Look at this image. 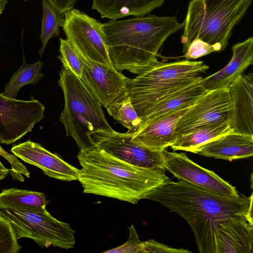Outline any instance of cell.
<instances>
[{"label": "cell", "mask_w": 253, "mask_h": 253, "mask_svg": "<svg viewBox=\"0 0 253 253\" xmlns=\"http://www.w3.org/2000/svg\"><path fill=\"white\" fill-rule=\"evenodd\" d=\"M193 153L230 161L247 158L253 155V136L232 131L197 147Z\"/></svg>", "instance_id": "cell-19"}, {"label": "cell", "mask_w": 253, "mask_h": 253, "mask_svg": "<svg viewBox=\"0 0 253 253\" xmlns=\"http://www.w3.org/2000/svg\"><path fill=\"white\" fill-rule=\"evenodd\" d=\"M216 253H252L253 219L231 216L214 226Z\"/></svg>", "instance_id": "cell-15"}, {"label": "cell", "mask_w": 253, "mask_h": 253, "mask_svg": "<svg viewBox=\"0 0 253 253\" xmlns=\"http://www.w3.org/2000/svg\"><path fill=\"white\" fill-rule=\"evenodd\" d=\"M79 55L84 65L80 79L106 108L126 90L130 79L115 67L86 60Z\"/></svg>", "instance_id": "cell-13"}, {"label": "cell", "mask_w": 253, "mask_h": 253, "mask_svg": "<svg viewBox=\"0 0 253 253\" xmlns=\"http://www.w3.org/2000/svg\"><path fill=\"white\" fill-rule=\"evenodd\" d=\"M207 92L199 84L179 90L160 101L146 113L141 119V127L169 113L189 108ZM140 127V128H141Z\"/></svg>", "instance_id": "cell-21"}, {"label": "cell", "mask_w": 253, "mask_h": 253, "mask_svg": "<svg viewBox=\"0 0 253 253\" xmlns=\"http://www.w3.org/2000/svg\"><path fill=\"white\" fill-rule=\"evenodd\" d=\"M133 134L113 129L100 130L88 136L91 145L132 165L147 169H163V150L157 151L134 142Z\"/></svg>", "instance_id": "cell-9"}, {"label": "cell", "mask_w": 253, "mask_h": 253, "mask_svg": "<svg viewBox=\"0 0 253 253\" xmlns=\"http://www.w3.org/2000/svg\"><path fill=\"white\" fill-rule=\"evenodd\" d=\"M15 230L0 213V253H17L21 249Z\"/></svg>", "instance_id": "cell-28"}, {"label": "cell", "mask_w": 253, "mask_h": 253, "mask_svg": "<svg viewBox=\"0 0 253 253\" xmlns=\"http://www.w3.org/2000/svg\"><path fill=\"white\" fill-rule=\"evenodd\" d=\"M0 213L11 223L18 239L33 240L41 247L73 248L75 231L66 222L52 216L46 209L33 210L0 207Z\"/></svg>", "instance_id": "cell-7"}, {"label": "cell", "mask_w": 253, "mask_h": 253, "mask_svg": "<svg viewBox=\"0 0 253 253\" xmlns=\"http://www.w3.org/2000/svg\"><path fill=\"white\" fill-rule=\"evenodd\" d=\"M209 68L202 61L185 59L167 63L157 61L130 79L126 90L140 119L165 98L199 84Z\"/></svg>", "instance_id": "cell-4"}, {"label": "cell", "mask_w": 253, "mask_h": 253, "mask_svg": "<svg viewBox=\"0 0 253 253\" xmlns=\"http://www.w3.org/2000/svg\"><path fill=\"white\" fill-rule=\"evenodd\" d=\"M10 151L25 163L39 168L50 177L67 181L79 180L80 169L38 143L28 140L14 145Z\"/></svg>", "instance_id": "cell-14"}, {"label": "cell", "mask_w": 253, "mask_h": 253, "mask_svg": "<svg viewBox=\"0 0 253 253\" xmlns=\"http://www.w3.org/2000/svg\"><path fill=\"white\" fill-rule=\"evenodd\" d=\"M232 103L234 132L253 136V74H242L227 87Z\"/></svg>", "instance_id": "cell-16"}, {"label": "cell", "mask_w": 253, "mask_h": 253, "mask_svg": "<svg viewBox=\"0 0 253 253\" xmlns=\"http://www.w3.org/2000/svg\"><path fill=\"white\" fill-rule=\"evenodd\" d=\"M231 60L217 72L206 78L199 83L207 91L227 88L238 77L253 64V38L251 37L232 47Z\"/></svg>", "instance_id": "cell-18"}, {"label": "cell", "mask_w": 253, "mask_h": 253, "mask_svg": "<svg viewBox=\"0 0 253 253\" xmlns=\"http://www.w3.org/2000/svg\"><path fill=\"white\" fill-rule=\"evenodd\" d=\"M141 253H189L191 252L187 249L173 248L154 239H150L144 241Z\"/></svg>", "instance_id": "cell-31"}, {"label": "cell", "mask_w": 253, "mask_h": 253, "mask_svg": "<svg viewBox=\"0 0 253 253\" xmlns=\"http://www.w3.org/2000/svg\"><path fill=\"white\" fill-rule=\"evenodd\" d=\"M175 17L149 15L102 23L101 30L114 67L138 74L157 61L167 39L183 27Z\"/></svg>", "instance_id": "cell-3"}, {"label": "cell", "mask_w": 253, "mask_h": 253, "mask_svg": "<svg viewBox=\"0 0 253 253\" xmlns=\"http://www.w3.org/2000/svg\"><path fill=\"white\" fill-rule=\"evenodd\" d=\"M9 172L10 169L4 167L0 160V181L3 179Z\"/></svg>", "instance_id": "cell-33"}, {"label": "cell", "mask_w": 253, "mask_h": 253, "mask_svg": "<svg viewBox=\"0 0 253 253\" xmlns=\"http://www.w3.org/2000/svg\"><path fill=\"white\" fill-rule=\"evenodd\" d=\"M47 203L41 192L12 188L0 193V207L41 210L46 209Z\"/></svg>", "instance_id": "cell-23"}, {"label": "cell", "mask_w": 253, "mask_h": 253, "mask_svg": "<svg viewBox=\"0 0 253 253\" xmlns=\"http://www.w3.org/2000/svg\"><path fill=\"white\" fill-rule=\"evenodd\" d=\"M44 106L33 98L20 100L0 93V143H13L31 131L44 117Z\"/></svg>", "instance_id": "cell-10"}, {"label": "cell", "mask_w": 253, "mask_h": 253, "mask_svg": "<svg viewBox=\"0 0 253 253\" xmlns=\"http://www.w3.org/2000/svg\"><path fill=\"white\" fill-rule=\"evenodd\" d=\"M232 111L227 88L207 91L180 117L175 132L178 137L204 126L231 120Z\"/></svg>", "instance_id": "cell-11"}, {"label": "cell", "mask_w": 253, "mask_h": 253, "mask_svg": "<svg viewBox=\"0 0 253 253\" xmlns=\"http://www.w3.org/2000/svg\"><path fill=\"white\" fill-rule=\"evenodd\" d=\"M231 120L204 126L188 133L178 136L170 146L173 151L193 152L198 147L224 134L233 131Z\"/></svg>", "instance_id": "cell-22"}, {"label": "cell", "mask_w": 253, "mask_h": 253, "mask_svg": "<svg viewBox=\"0 0 253 253\" xmlns=\"http://www.w3.org/2000/svg\"><path fill=\"white\" fill-rule=\"evenodd\" d=\"M189 108L171 112L144 125L133 135L132 141L157 151H163L170 147L178 137L175 132L177 123Z\"/></svg>", "instance_id": "cell-17"}, {"label": "cell", "mask_w": 253, "mask_h": 253, "mask_svg": "<svg viewBox=\"0 0 253 253\" xmlns=\"http://www.w3.org/2000/svg\"><path fill=\"white\" fill-rule=\"evenodd\" d=\"M161 204L184 218L200 253H216L214 225L231 216L253 219V194L233 197L210 192L179 180L161 186L145 198Z\"/></svg>", "instance_id": "cell-1"}, {"label": "cell", "mask_w": 253, "mask_h": 253, "mask_svg": "<svg viewBox=\"0 0 253 253\" xmlns=\"http://www.w3.org/2000/svg\"><path fill=\"white\" fill-rule=\"evenodd\" d=\"M43 63L38 60L30 64L23 62L19 70L11 77L9 82L4 86V90L1 94L7 97L16 99L20 88L27 84H35L44 75L41 73Z\"/></svg>", "instance_id": "cell-25"}, {"label": "cell", "mask_w": 253, "mask_h": 253, "mask_svg": "<svg viewBox=\"0 0 253 253\" xmlns=\"http://www.w3.org/2000/svg\"><path fill=\"white\" fill-rule=\"evenodd\" d=\"M60 55L58 58L62 62L64 67L68 68L79 78L83 75L84 65L79 53L66 39H60L59 49Z\"/></svg>", "instance_id": "cell-27"}, {"label": "cell", "mask_w": 253, "mask_h": 253, "mask_svg": "<svg viewBox=\"0 0 253 253\" xmlns=\"http://www.w3.org/2000/svg\"><path fill=\"white\" fill-rule=\"evenodd\" d=\"M106 109L111 116L128 129L126 133L134 135L140 129L141 120L131 103L127 90Z\"/></svg>", "instance_id": "cell-24"}, {"label": "cell", "mask_w": 253, "mask_h": 253, "mask_svg": "<svg viewBox=\"0 0 253 253\" xmlns=\"http://www.w3.org/2000/svg\"><path fill=\"white\" fill-rule=\"evenodd\" d=\"M77 158L84 193L137 204L170 181L165 169L136 167L95 147L80 150Z\"/></svg>", "instance_id": "cell-2"}, {"label": "cell", "mask_w": 253, "mask_h": 253, "mask_svg": "<svg viewBox=\"0 0 253 253\" xmlns=\"http://www.w3.org/2000/svg\"><path fill=\"white\" fill-rule=\"evenodd\" d=\"M164 168L179 180L213 193L233 197L240 194L236 188L214 172L191 161L184 153L163 150Z\"/></svg>", "instance_id": "cell-12"}, {"label": "cell", "mask_w": 253, "mask_h": 253, "mask_svg": "<svg viewBox=\"0 0 253 253\" xmlns=\"http://www.w3.org/2000/svg\"><path fill=\"white\" fill-rule=\"evenodd\" d=\"M43 14L40 41L41 47L39 54L42 57L49 40L60 35L59 28L62 26L65 14L59 12L47 0H42Z\"/></svg>", "instance_id": "cell-26"}, {"label": "cell", "mask_w": 253, "mask_h": 253, "mask_svg": "<svg viewBox=\"0 0 253 253\" xmlns=\"http://www.w3.org/2000/svg\"><path fill=\"white\" fill-rule=\"evenodd\" d=\"M215 52L212 45L199 38L194 39L189 44L182 57L187 60L195 59Z\"/></svg>", "instance_id": "cell-30"}, {"label": "cell", "mask_w": 253, "mask_h": 253, "mask_svg": "<svg viewBox=\"0 0 253 253\" xmlns=\"http://www.w3.org/2000/svg\"><path fill=\"white\" fill-rule=\"evenodd\" d=\"M129 237L127 241L122 245L108 250L103 253H141L144 241L139 240L138 235L133 225L128 227Z\"/></svg>", "instance_id": "cell-29"}, {"label": "cell", "mask_w": 253, "mask_h": 253, "mask_svg": "<svg viewBox=\"0 0 253 253\" xmlns=\"http://www.w3.org/2000/svg\"><path fill=\"white\" fill-rule=\"evenodd\" d=\"M59 75L58 83L65 101L59 121L67 136L75 139L80 150L92 148L89 134L113 128L107 121L100 102L80 78L64 66Z\"/></svg>", "instance_id": "cell-6"}, {"label": "cell", "mask_w": 253, "mask_h": 253, "mask_svg": "<svg viewBox=\"0 0 253 253\" xmlns=\"http://www.w3.org/2000/svg\"><path fill=\"white\" fill-rule=\"evenodd\" d=\"M165 0H92L91 8L101 18L115 20L128 16L142 17L162 5Z\"/></svg>", "instance_id": "cell-20"}, {"label": "cell", "mask_w": 253, "mask_h": 253, "mask_svg": "<svg viewBox=\"0 0 253 253\" xmlns=\"http://www.w3.org/2000/svg\"><path fill=\"white\" fill-rule=\"evenodd\" d=\"M7 2L8 0H0V14L2 13Z\"/></svg>", "instance_id": "cell-34"}, {"label": "cell", "mask_w": 253, "mask_h": 253, "mask_svg": "<svg viewBox=\"0 0 253 253\" xmlns=\"http://www.w3.org/2000/svg\"><path fill=\"white\" fill-rule=\"evenodd\" d=\"M62 26L67 40L84 59L114 67L98 20L73 8Z\"/></svg>", "instance_id": "cell-8"}, {"label": "cell", "mask_w": 253, "mask_h": 253, "mask_svg": "<svg viewBox=\"0 0 253 253\" xmlns=\"http://www.w3.org/2000/svg\"><path fill=\"white\" fill-rule=\"evenodd\" d=\"M59 12L65 14L72 9L77 0H47Z\"/></svg>", "instance_id": "cell-32"}, {"label": "cell", "mask_w": 253, "mask_h": 253, "mask_svg": "<svg viewBox=\"0 0 253 253\" xmlns=\"http://www.w3.org/2000/svg\"><path fill=\"white\" fill-rule=\"evenodd\" d=\"M252 0H191L181 37L183 53L195 38L212 45L215 52L226 47L232 30L246 13Z\"/></svg>", "instance_id": "cell-5"}]
</instances>
